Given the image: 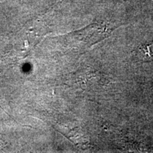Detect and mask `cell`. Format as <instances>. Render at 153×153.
<instances>
[{"label":"cell","mask_w":153,"mask_h":153,"mask_svg":"<svg viewBox=\"0 0 153 153\" xmlns=\"http://www.w3.org/2000/svg\"><path fill=\"white\" fill-rule=\"evenodd\" d=\"M135 55L137 60L143 62L153 60V43L145 44L137 48Z\"/></svg>","instance_id":"6da1fadb"}]
</instances>
